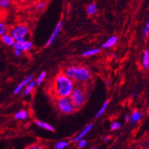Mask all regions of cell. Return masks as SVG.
I'll list each match as a JSON object with an SVG mask.
<instances>
[{
  "mask_svg": "<svg viewBox=\"0 0 149 149\" xmlns=\"http://www.w3.org/2000/svg\"><path fill=\"white\" fill-rule=\"evenodd\" d=\"M47 6V2L46 0H40L39 2H37L35 5V8L36 10L39 11V12H41L43 10H44L46 8Z\"/></svg>",
  "mask_w": 149,
  "mask_h": 149,
  "instance_id": "18",
  "label": "cell"
},
{
  "mask_svg": "<svg viewBox=\"0 0 149 149\" xmlns=\"http://www.w3.org/2000/svg\"><path fill=\"white\" fill-rule=\"evenodd\" d=\"M149 33V20L147 22V23L145 24V28L143 29V35L144 37H147Z\"/></svg>",
  "mask_w": 149,
  "mask_h": 149,
  "instance_id": "26",
  "label": "cell"
},
{
  "mask_svg": "<svg viewBox=\"0 0 149 149\" xmlns=\"http://www.w3.org/2000/svg\"><path fill=\"white\" fill-rule=\"evenodd\" d=\"M46 75H47V72H42L40 74L39 76L37 77V80H36V83H37V84L39 85V84H41L43 81H44V79H45Z\"/></svg>",
  "mask_w": 149,
  "mask_h": 149,
  "instance_id": "23",
  "label": "cell"
},
{
  "mask_svg": "<svg viewBox=\"0 0 149 149\" xmlns=\"http://www.w3.org/2000/svg\"><path fill=\"white\" fill-rule=\"evenodd\" d=\"M7 27L3 22H0V37L3 35L4 33H7Z\"/></svg>",
  "mask_w": 149,
  "mask_h": 149,
  "instance_id": "24",
  "label": "cell"
},
{
  "mask_svg": "<svg viewBox=\"0 0 149 149\" xmlns=\"http://www.w3.org/2000/svg\"><path fill=\"white\" fill-rule=\"evenodd\" d=\"M56 106L62 113L65 114L72 113L75 110V109H76L72 104L69 97H57Z\"/></svg>",
  "mask_w": 149,
  "mask_h": 149,
  "instance_id": "3",
  "label": "cell"
},
{
  "mask_svg": "<svg viewBox=\"0 0 149 149\" xmlns=\"http://www.w3.org/2000/svg\"><path fill=\"white\" fill-rule=\"evenodd\" d=\"M35 123L37 126H39L40 128L43 129V130H48V131H50V132H53L54 130H55V129H54V127H53V126H51L50 124L47 123H46V122L37 120V121H35Z\"/></svg>",
  "mask_w": 149,
  "mask_h": 149,
  "instance_id": "11",
  "label": "cell"
},
{
  "mask_svg": "<svg viewBox=\"0 0 149 149\" xmlns=\"http://www.w3.org/2000/svg\"><path fill=\"white\" fill-rule=\"evenodd\" d=\"M1 40L2 41V43H4L5 45L6 46H9V47H11V46H13L14 45L15 42V40H14V38L12 37V35L10 34V33H4L3 35L1 36Z\"/></svg>",
  "mask_w": 149,
  "mask_h": 149,
  "instance_id": "10",
  "label": "cell"
},
{
  "mask_svg": "<svg viewBox=\"0 0 149 149\" xmlns=\"http://www.w3.org/2000/svg\"><path fill=\"white\" fill-rule=\"evenodd\" d=\"M74 88L72 79L68 77L65 73H59L53 80V92L57 97H69Z\"/></svg>",
  "mask_w": 149,
  "mask_h": 149,
  "instance_id": "1",
  "label": "cell"
},
{
  "mask_svg": "<svg viewBox=\"0 0 149 149\" xmlns=\"http://www.w3.org/2000/svg\"><path fill=\"white\" fill-rule=\"evenodd\" d=\"M97 6L94 3H91L86 8V12L87 14L89 15H93L96 13L97 12Z\"/></svg>",
  "mask_w": 149,
  "mask_h": 149,
  "instance_id": "19",
  "label": "cell"
},
{
  "mask_svg": "<svg viewBox=\"0 0 149 149\" xmlns=\"http://www.w3.org/2000/svg\"><path fill=\"white\" fill-rule=\"evenodd\" d=\"M64 73L72 80L79 82H87L91 78L90 71L84 66H69Z\"/></svg>",
  "mask_w": 149,
  "mask_h": 149,
  "instance_id": "2",
  "label": "cell"
},
{
  "mask_svg": "<svg viewBox=\"0 0 149 149\" xmlns=\"http://www.w3.org/2000/svg\"><path fill=\"white\" fill-rule=\"evenodd\" d=\"M12 0H0V10H7L12 6Z\"/></svg>",
  "mask_w": 149,
  "mask_h": 149,
  "instance_id": "17",
  "label": "cell"
},
{
  "mask_svg": "<svg viewBox=\"0 0 149 149\" xmlns=\"http://www.w3.org/2000/svg\"><path fill=\"white\" fill-rule=\"evenodd\" d=\"M92 127H93L92 123H89L88 125H87V126L84 128V130L81 132L80 133L78 134V135H77L72 140V142H76V141H79V140L83 139V138H84V136H85V135H86L89 132L91 131V130L92 129Z\"/></svg>",
  "mask_w": 149,
  "mask_h": 149,
  "instance_id": "9",
  "label": "cell"
},
{
  "mask_svg": "<svg viewBox=\"0 0 149 149\" xmlns=\"http://www.w3.org/2000/svg\"><path fill=\"white\" fill-rule=\"evenodd\" d=\"M141 65L144 69H149V52L148 50L144 51L142 59H141Z\"/></svg>",
  "mask_w": 149,
  "mask_h": 149,
  "instance_id": "12",
  "label": "cell"
},
{
  "mask_svg": "<svg viewBox=\"0 0 149 149\" xmlns=\"http://www.w3.org/2000/svg\"><path fill=\"white\" fill-rule=\"evenodd\" d=\"M15 49H19L22 52H28L33 48V44L30 40H24L22 41H15L12 46Z\"/></svg>",
  "mask_w": 149,
  "mask_h": 149,
  "instance_id": "6",
  "label": "cell"
},
{
  "mask_svg": "<svg viewBox=\"0 0 149 149\" xmlns=\"http://www.w3.org/2000/svg\"><path fill=\"white\" fill-rule=\"evenodd\" d=\"M86 145H87L86 140L83 139H81L79 140V141H78V146H79V148H84L86 146Z\"/></svg>",
  "mask_w": 149,
  "mask_h": 149,
  "instance_id": "27",
  "label": "cell"
},
{
  "mask_svg": "<svg viewBox=\"0 0 149 149\" xmlns=\"http://www.w3.org/2000/svg\"><path fill=\"white\" fill-rule=\"evenodd\" d=\"M37 85V83H36V81H31L29 82V84L27 85V86L24 88V90L23 94L24 96H27L29 94L32 92V91L34 89L35 86Z\"/></svg>",
  "mask_w": 149,
  "mask_h": 149,
  "instance_id": "14",
  "label": "cell"
},
{
  "mask_svg": "<svg viewBox=\"0 0 149 149\" xmlns=\"http://www.w3.org/2000/svg\"><path fill=\"white\" fill-rule=\"evenodd\" d=\"M142 117V115L140 112L139 111H134L132 113L131 116H130V119L132 122L134 123H137V122L140 121Z\"/></svg>",
  "mask_w": 149,
  "mask_h": 149,
  "instance_id": "20",
  "label": "cell"
},
{
  "mask_svg": "<svg viewBox=\"0 0 149 149\" xmlns=\"http://www.w3.org/2000/svg\"><path fill=\"white\" fill-rule=\"evenodd\" d=\"M29 33V29L26 25L18 24L10 30L9 33L14 38L15 41H22Z\"/></svg>",
  "mask_w": 149,
  "mask_h": 149,
  "instance_id": "5",
  "label": "cell"
},
{
  "mask_svg": "<svg viewBox=\"0 0 149 149\" xmlns=\"http://www.w3.org/2000/svg\"><path fill=\"white\" fill-rule=\"evenodd\" d=\"M22 51L19 50V49H15L14 51V54L16 56H20L22 55Z\"/></svg>",
  "mask_w": 149,
  "mask_h": 149,
  "instance_id": "28",
  "label": "cell"
},
{
  "mask_svg": "<svg viewBox=\"0 0 149 149\" xmlns=\"http://www.w3.org/2000/svg\"><path fill=\"white\" fill-rule=\"evenodd\" d=\"M69 145V142L66 141H58L55 145V148L56 149H64L66 147H68Z\"/></svg>",
  "mask_w": 149,
  "mask_h": 149,
  "instance_id": "22",
  "label": "cell"
},
{
  "mask_svg": "<svg viewBox=\"0 0 149 149\" xmlns=\"http://www.w3.org/2000/svg\"><path fill=\"white\" fill-rule=\"evenodd\" d=\"M109 139H110V137H109V136H107V137H105V138H104V141H107Z\"/></svg>",
  "mask_w": 149,
  "mask_h": 149,
  "instance_id": "31",
  "label": "cell"
},
{
  "mask_svg": "<svg viewBox=\"0 0 149 149\" xmlns=\"http://www.w3.org/2000/svg\"><path fill=\"white\" fill-rule=\"evenodd\" d=\"M32 79H33V76L32 75H28V77H26L25 79H24L23 81H22V82H20L19 84L16 86V88H15L14 91H13V93H14V94H19L21 91H22V90H23L24 88H25L27 85H28V84H29V82L31 81H32Z\"/></svg>",
  "mask_w": 149,
  "mask_h": 149,
  "instance_id": "8",
  "label": "cell"
},
{
  "mask_svg": "<svg viewBox=\"0 0 149 149\" xmlns=\"http://www.w3.org/2000/svg\"><path fill=\"white\" fill-rule=\"evenodd\" d=\"M121 127V124L118 122L114 121L112 123L111 126H110V130H117Z\"/></svg>",
  "mask_w": 149,
  "mask_h": 149,
  "instance_id": "25",
  "label": "cell"
},
{
  "mask_svg": "<svg viewBox=\"0 0 149 149\" xmlns=\"http://www.w3.org/2000/svg\"><path fill=\"white\" fill-rule=\"evenodd\" d=\"M30 148H31V149H39L40 148V145H32L30 146Z\"/></svg>",
  "mask_w": 149,
  "mask_h": 149,
  "instance_id": "29",
  "label": "cell"
},
{
  "mask_svg": "<svg viewBox=\"0 0 149 149\" xmlns=\"http://www.w3.org/2000/svg\"><path fill=\"white\" fill-rule=\"evenodd\" d=\"M125 119H126V121H129V120H130V116H129V115H126Z\"/></svg>",
  "mask_w": 149,
  "mask_h": 149,
  "instance_id": "30",
  "label": "cell"
},
{
  "mask_svg": "<svg viewBox=\"0 0 149 149\" xmlns=\"http://www.w3.org/2000/svg\"><path fill=\"white\" fill-rule=\"evenodd\" d=\"M108 104H109V101L108 100H106L105 102L104 103V104H103V106L100 107V109L99 110H98V112L96 114V118H98L100 116H101L103 113H104V112H105V110H107V108L108 107Z\"/></svg>",
  "mask_w": 149,
  "mask_h": 149,
  "instance_id": "21",
  "label": "cell"
},
{
  "mask_svg": "<svg viewBox=\"0 0 149 149\" xmlns=\"http://www.w3.org/2000/svg\"><path fill=\"white\" fill-rule=\"evenodd\" d=\"M100 52V49L99 48H94V49H90L88 50H86L84 51V53H82V56L86 57V56H92L97 55V53H99Z\"/></svg>",
  "mask_w": 149,
  "mask_h": 149,
  "instance_id": "16",
  "label": "cell"
},
{
  "mask_svg": "<svg viewBox=\"0 0 149 149\" xmlns=\"http://www.w3.org/2000/svg\"><path fill=\"white\" fill-rule=\"evenodd\" d=\"M28 116V112L24 110H19V111L17 112V113L15 114V118L16 120H25V119H27Z\"/></svg>",
  "mask_w": 149,
  "mask_h": 149,
  "instance_id": "15",
  "label": "cell"
},
{
  "mask_svg": "<svg viewBox=\"0 0 149 149\" xmlns=\"http://www.w3.org/2000/svg\"><path fill=\"white\" fill-rule=\"evenodd\" d=\"M69 97L70 98L71 101L76 109L82 107L85 101V95H84V91L79 87L73 88Z\"/></svg>",
  "mask_w": 149,
  "mask_h": 149,
  "instance_id": "4",
  "label": "cell"
},
{
  "mask_svg": "<svg viewBox=\"0 0 149 149\" xmlns=\"http://www.w3.org/2000/svg\"><path fill=\"white\" fill-rule=\"evenodd\" d=\"M117 42V37L116 36H113L110 37L106 42L102 44V48H110V47H113Z\"/></svg>",
  "mask_w": 149,
  "mask_h": 149,
  "instance_id": "13",
  "label": "cell"
},
{
  "mask_svg": "<svg viewBox=\"0 0 149 149\" xmlns=\"http://www.w3.org/2000/svg\"><path fill=\"white\" fill-rule=\"evenodd\" d=\"M62 25H63V22H59L58 23H57L56 28H54V30H53V33H51V35H50V37H49V39H48L47 43H46V45H45L46 47H48V46L51 45L52 43H53V42L56 40V38L58 37L59 31H60V30H61V28H62Z\"/></svg>",
  "mask_w": 149,
  "mask_h": 149,
  "instance_id": "7",
  "label": "cell"
}]
</instances>
